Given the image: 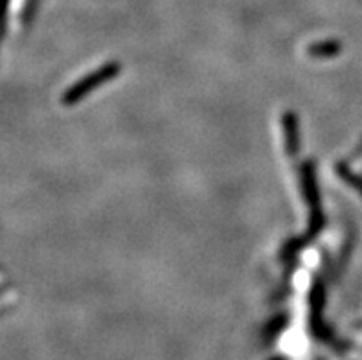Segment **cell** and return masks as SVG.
I'll use <instances>...</instances> for the list:
<instances>
[]
</instances>
